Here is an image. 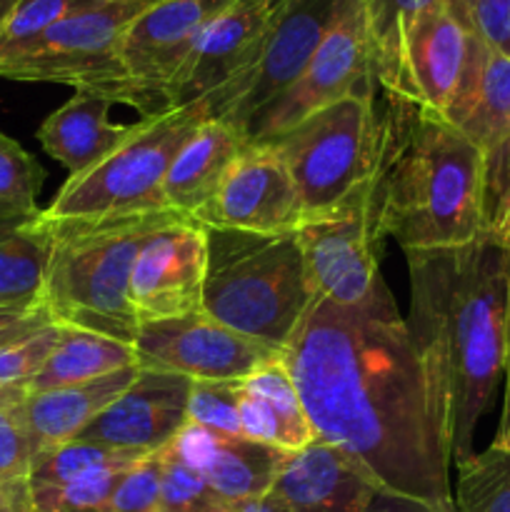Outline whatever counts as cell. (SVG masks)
<instances>
[{
    "label": "cell",
    "instance_id": "obj_1",
    "mask_svg": "<svg viewBox=\"0 0 510 512\" xmlns=\"http://www.w3.org/2000/svg\"><path fill=\"white\" fill-rule=\"evenodd\" d=\"M280 358L315 438L385 493L455 512L443 400L388 290L365 308L318 298Z\"/></svg>",
    "mask_w": 510,
    "mask_h": 512
},
{
    "label": "cell",
    "instance_id": "obj_2",
    "mask_svg": "<svg viewBox=\"0 0 510 512\" xmlns=\"http://www.w3.org/2000/svg\"><path fill=\"white\" fill-rule=\"evenodd\" d=\"M405 255L408 328L443 400L450 460L458 468L475 453V430L503 378L510 253L480 235L458 248Z\"/></svg>",
    "mask_w": 510,
    "mask_h": 512
},
{
    "label": "cell",
    "instance_id": "obj_3",
    "mask_svg": "<svg viewBox=\"0 0 510 512\" xmlns=\"http://www.w3.org/2000/svg\"><path fill=\"white\" fill-rule=\"evenodd\" d=\"M370 215L403 250L473 243L483 235V153L443 115L385 93Z\"/></svg>",
    "mask_w": 510,
    "mask_h": 512
},
{
    "label": "cell",
    "instance_id": "obj_4",
    "mask_svg": "<svg viewBox=\"0 0 510 512\" xmlns=\"http://www.w3.org/2000/svg\"><path fill=\"white\" fill-rule=\"evenodd\" d=\"M175 210L53 220V253L43 305L65 328L108 335L133 345L138 318L130 308L135 258Z\"/></svg>",
    "mask_w": 510,
    "mask_h": 512
},
{
    "label": "cell",
    "instance_id": "obj_5",
    "mask_svg": "<svg viewBox=\"0 0 510 512\" xmlns=\"http://www.w3.org/2000/svg\"><path fill=\"white\" fill-rule=\"evenodd\" d=\"M315 300L298 235L205 225L208 318L283 353Z\"/></svg>",
    "mask_w": 510,
    "mask_h": 512
},
{
    "label": "cell",
    "instance_id": "obj_6",
    "mask_svg": "<svg viewBox=\"0 0 510 512\" xmlns=\"http://www.w3.org/2000/svg\"><path fill=\"white\" fill-rule=\"evenodd\" d=\"M208 118L203 103L168 108L133 123L130 135L80 175H70L45 215L53 220L155 213L165 208L163 185L180 145Z\"/></svg>",
    "mask_w": 510,
    "mask_h": 512
},
{
    "label": "cell",
    "instance_id": "obj_7",
    "mask_svg": "<svg viewBox=\"0 0 510 512\" xmlns=\"http://www.w3.org/2000/svg\"><path fill=\"white\" fill-rule=\"evenodd\" d=\"M268 145L278 150L293 175L303 220L330 213L368 183L375 170V90L350 95L308 115Z\"/></svg>",
    "mask_w": 510,
    "mask_h": 512
},
{
    "label": "cell",
    "instance_id": "obj_8",
    "mask_svg": "<svg viewBox=\"0 0 510 512\" xmlns=\"http://www.w3.org/2000/svg\"><path fill=\"white\" fill-rule=\"evenodd\" d=\"M155 0H108L45 30L0 63V78L25 83H63L90 90L113 103L128 100L120 43L128 25Z\"/></svg>",
    "mask_w": 510,
    "mask_h": 512
},
{
    "label": "cell",
    "instance_id": "obj_9",
    "mask_svg": "<svg viewBox=\"0 0 510 512\" xmlns=\"http://www.w3.org/2000/svg\"><path fill=\"white\" fill-rule=\"evenodd\" d=\"M375 85L363 5L360 0H343L300 78L273 103L258 110L240 135L248 145L273 143L308 115L350 95L373 93Z\"/></svg>",
    "mask_w": 510,
    "mask_h": 512
},
{
    "label": "cell",
    "instance_id": "obj_10",
    "mask_svg": "<svg viewBox=\"0 0 510 512\" xmlns=\"http://www.w3.org/2000/svg\"><path fill=\"white\" fill-rule=\"evenodd\" d=\"M295 235L320 300L365 308L388 290L378 273L380 235L370 215V180L330 213L303 220Z\"/></svg>",
    "mask_w": 510,
    "mask_h": 512
},
{
    "label": "cell",
    "instance_id": "obj_11",
    "mask_svg": "<svg viewBox=\"0 0 510 512\" xmlns=\"http://www.w3.org/2000/svg\"><path fill=\"white\" fill-rule=\"evenodd\" d=\"M233 0H155L128 25L120 43L128 100L143 118L163 113L165 90L200 33L223 13Z\"/></svg>",
    "mask_w": 510,
    "mask_h": 512
},
{
    "label": "cell",
    "instance_id": "obj_12",
    "mask_svg": "<svg viewBox=\"0 0 510 512\" xmlns=\"http://www.w3.org/2000/svg\"><path fill=\"white\" fill-rule=\"evenodd\" d=\"M133 348L140 370H160L190 380H245L283 355L270 345L225 328L203 310L140 323Z\"/></svg>",
    "mask_w": 510,
    "mask_h": 512
},
{
    "label": "cell",
    "instance_id": "obj_13",
    "mask_svg": "<svg viewBox=\"0 0 510 512\" xmlns=\"http://www.w3.org/2000/svg\"><path fill=\"white\" fill-rule=\"evenodd\" d=\"M280 0H233L200 33L193 53L165 90V108L203 103L208 118L215 105L243 83L258 63Z\"/></svg>",
    "mask_w": 510,
    "mask_h": 512
},
{
    "label": "cell",
    "instance_id": "obj_14",
    "mask_svg": "<svg viewBox=\"0 0 510 512\" xmlns=\"http://www.w3.org/2000/svg\"><path fill=\"white\" fill-rule=\"evenodd\" d=\"M340 3L343 0H280L258 63L215 105L210 118L223 120L240 133L258 110L283 95L318 50Z\"/></svg>",
    "mask_w": 510,
    "mask_h": 512
},
{
    "label": "cell",
    "instance_id": "obj_15",
    "mask_svg": "<svg viewBox=\"0 0 510 512\" xmlns=\"http://www.w3.org/2000/svg\"><path fill=\"white\" fill-rule=\"evenodd\" d=\"M205 225L173 215L148 235L130 275V308L138 323L203 310Z\"/></svg>",
    "mask_w": 510,
    "mask_h": 512
},
{
    "label": "cell",
    "instance_id": "obj_16",
    "mask_svg": "<svg viewBox=\"0 0 510 512\" xmlns=\"http://www.w3.org/2000/svg\"><path fill=\"white\" fill-rule=\"evenodd\" d=\"M210 228L248 233H295L303 205L288 165L273 145H243L218 193L195 215Z\"/></svg>",
    "mask_w": 510,
    "mask_h": 512
},
{
    "label": "cell",
    "instance_id": "obj_17",
    "mask_svg": "<svg viewBox=\"0 0 510 512\" xmlns=\"http://www.w3.org/2000/svg\"><path fill=\"white\" fill-rule=\"evenodd\" d=\"M193 380L185 375L140 370L123 390L75 440L135 455H155L168 448L190 423L188 400Z\"/></svg>",
    "mask_w": 510,
    "mask_h": 512
},
{
    "label": "cell",
    "instance_id": "obj_18",
    "mask_svg": "<svg viewBox=\"0 0 510 512\" xmlns=\"http://www.w3.org/2000/svg\"><path fill=\"white\" fill-rule=\"evenodd\" d=\"M470 40L473 33L445 0L430 5L405 35L400 83L393 95H403L445 118L468 68Z\"/></svg>",
    "mask_w": 510,
    "mask_h": 512
},
{
    "label": "cell",
    "instance_id": "obj_19",
    "mask_svg": "<svg viewBox=\"0 0 510 512\" xmlns=\"http://www.w3.org/2000/svg\"><path fill=\"white\" fill-rule=\"evenodd\" d=\"M378 490L353 458L315 438L305 448L285 453L270 493L290 512H368Z\"/></svg>",
    "mask_w": 510,
    "mask_h": 512
},
{
    "label": "cell",
    "instance_id": "obj_20",
    "mask_svg": "<svg viewBox=\"0 0 510 512\" xmlns=\"http://www.w3.org/2000/svg\"><path fill=\"white\" fill-rule=\"evenodd\" d=\"M223 500H248L273 490L285 453L248 438H228L203 425L188 423L168 445Z\"/></svg>",
    "mask_w": 510,
    "mask_h": 512
},
{
    "label": "cell",
    "instance_id": "obj_21",
    "mask_svg": "<svg viewBox=\"0 0 510 512\" xmlns=\"http://www.w3.org/2000/svg\"><path fill=\"white\" fill-rule=\"evenodd\" d=\"M245 140L233 125L205 118L180 145L165 175V208L180 215H195L213 200Z\"/></svg>",
    "mask_w": 510,
    "mask_h": 512
},
{
    "label": "cell",
    "instance_id": "obj_22",
    "mask_svg": "<svg viewBox=\"0 0 510 512\" xmlns=\"http://www.w3.org/2000/svg\"><path fill=\"white\" fill-rule=\"evenodd\" d=\"M445 120L463 130L480 153L510 138V55L473 35L468 68Z\"/></svg>",
    "mask_w": 510,
    "mask_h": 512
},
{
    "label": "cell",
    "instance_id": "obj_23",
    "mask_svg": "<svg viewBox=\"0 0 510 512\" xmlns=\"http://www.w3.org/2000/svg\"><path fill=\"white\" fill-rule=\"evenodd\" d=\"M113 100L90 90H75L73 98L43 120L38 140L50 158L70 175H80L108 158L130 135L133 125H113L108 120Z\"/></svg>",
    "mask_w": 510,
    "mask_h": 512
},
{
    "label": "cell",
    "instance_id": "obj_24",
    "mask_svg": "<svg viewBox=\"0 0 510 512\" xmlns=\"http://www.w3.org/2000/svg\"><path fill=\"white\" fill-rule=\"evenodd\" d=\"M140 368H123L118 373L68 385V388L45 390L25 398V425H28L33 453L70 443L78 438L110 403L123 395V390L138 378Z\"/></svg>",
    "mask_w": 510,
    "mask_h": 512
},
{
    "label": "cell",
    "instance_id": "obj_25",
    "mask_svg": "<svg viewBox=\"0 0 510 512\" xmlns=\"http://www.w3.org/2000/svg\"><path fill=\"white\" fill-rule=\"evenodd\" d=\"M53 253V220L35 218L0 228V308L30 310L43 305Z\"/></svg>",
    "mask_w": 510,
    "mask_h": 512
},
{
    "label": "cell",
    "instance_id": "obj_26",
    "mask_svg": "<svg viewBox=\"0 0 510 512\" xmlns=\"http://www.w3.org/2000/svg\"><path fill=\"white\" fill-rule=\"evenodd\" d=\"M133 365H138V360L130 343L63 325L58 345L43 368L25 383V390L28 395H35L45 390L68 388V385L88 383V380L118 373L123 368H133Z\"/></svg>",
    "mask_w": 510,
    "mask_h": 512
},
{
    "label": "cell",
    "instance_id": "obj_27",
    "mask_svg": "<svg viewBox=\"0 0 510 512\" xmlns=\"http://www.w3.org/2000/svg\"><path fill=\"white\" fill-rule=\"evenodd\" d=\"M435 3L438 0H360L373 55V75L383 93L398 90L405 35Z\"/></svg>",
    "mask_w": 510,
    "mask_h": 512
},
{
    "label": "cell",
    "instance_id": "obj_28",
    "mask_svg": "<svg viewBox=\"0 0 510 512\" xmlns=\"http://www.w3.org/2000/svg\"><path fill=\"white\" fill-rule=\"evenodd\" d=\"M243 390L260 398L273 410L275 420H278L280 430H283L285 453H295V450L313 443L315 430L310 425L308 415H305L298 388H295L288 368L283 365V358L273 360V363L263 365L253 375H248L243 380Z\"/></svg>",
    "mask_w": 510,
    "mask_h": 512
},
{
    "label": "cell",
    "instance_id": "obj_29",
    "mask_svg": "<svg viewBox=\"0 0 510 512\" xmlns=\"http://www.w3.org/2000/svg\"><path fill=\"white\" fill-rule=\"evenodd\" d=\"M455 512H510V450L490 445L458 465Z\"/></svg>",
    "mask_w": 510,
    "mask_h": 512
},
{
    "label": "cell",
    "instance_id": "obj_30",
    "mask_svg": "<svg viewBox=\"0 0 510 512\" xmlns=\"http://www.w3.org/2000/svg\"><path fill=\"white\" fill-rule=\"evenodd\" d=\"M140 458L143 455L105 448V445L98 443H85V440H70V443L55 445V448L35 455L28 485L30 490L60 488V485L70 483V480L80 478L90 470L105 468V465L135 463Z\"/></svg>",
    "mask_w": 510,
    "mask_h": 512
},
{
    "label": "cell",
    "instance_id": "obj_31",
    "mask_svg": "<svg viewBox=\"0 0 510 512\" xmlns=\"http://www.w3.org/2000/svg\"><path fill=\"white\" fill-rule=\"evenodd\" d=\"M45 170L13 138L0 133V228L35 218Z\"/></svg>",
    "mask_w": 510,
    "mask_h": 512
},
{
    "label": "cell",
    "instance_id": "obj_32",
    "mask_svg": "<svg viewBox=\"0 0 510 512\" xmlns=\"http://www.w3.org/2000/svg\"><path fill=\"white\" fill-rule=\"evenodd\" d=\"M103 3L108 0H18L0 28V63L40 38L53 25Z\"/></svg>",
    "mask_w": 510,
    "mask_h": 512
},
{
    "label": "cell",
    "instance_id": "obj_33",
    "mask_svg": "<svg viewBox=\"0 0 510 512\" xmlns=\"http://www.w3.org/2000/svg\"><path fill=\"white\" fill-rule=\"evenodd\" d=\"M135 463L105 465V468L90 470L60 488L30 490L35 512H110V498H113L120 475Z\"/></svg>",
    "mask_w": 510,
    "mask_h": 512
},
{
    "label": "cell",
    "instance_id": "obj_34",
    "mask_svg": "<svg viewBox=\"0 0 510 512\" xmlns=\"http://www.w3.org/2000/svg\"><path fill=\"white\" fill-rule=\"evenodd\" d=\"M25 383L0 388V478L28 480L33 468V443L25 425Z\"/></svg>",
    "mask_w": 510,
    "mask_h": 512
},
{
    "label": "cell",
    "instance_id": "obj_35",
    "mask_svg": "<svg viewBox=\"0 0 510 512\" xmlns=\"http://www.w3.org/2000/svg\"><path fill=\"white\" fill-rule=\"evenodd\" d=\"M240 390H243V380H193L188 420L218 435L243 438L238 418Z\"/></svg>",
    "mask_w": 510,
    "mask_h": 512
},
{
    "label": "cell",
    "instance_id": "obj_36",
    "mask_svg": "<svg viewBox=\"0 0 510 512\" xmlns=\"http://www.w3.org/2000/svg\"><path fill=\"white\" fill-rule=\"evenodd\" d=\"M163 463V488H160V512H215L223 498L195 470L180 463L168 448L160 450Z\"/></svg>",
    "mask_w": 510,
    "mask_h": 512
},
{
    "label": "cell",
    "instance_id": "obj_37",
    "mask_svg": "<svg viewBox=\"0 0 510 512\" xmlns=\"http://www.w3.org/2000/svg\"><path fill=\"white\" fill-rule=\"evenodd\" d=\"M63 335V325L50 323L38 333L0 345V388L28 383L45 365Z\"/></svg>",
    "mask_w": 510,
    "mask_h": 512
},
{
    "label": "cell",
    "instance_id": "obj_38",
    "mask_svg": "<svg viewBox=\"0 0 510 512\" xmlns=\"http://www.w3.org/2000/svg\"><path fill=\"white\" fill-rule=\"evenodd\" d=\"M163 463L160 453L145 455L120 475L110 498V512H160Z\"/></svg>",
    "mask_w": 510,
    "mask_h": 512
},
{
    "label": "cell",
    "instance_id": "obj_39",
    "mask_svg": "<svg viewBox=\"0 0 510 512\" xmlns=\"http://www.w3.org/2000/svg\"><path fill=\"white\" fill-rule=\"evenodd\" d=\"M460 23L498 53L510 55V0H445Z\"/></svg>",
    "mask_w": 510,
    "mask_h": 512
},
{
    "label": "cell",
    "instance_id": "obj_40",
    "mask_svg": "<svg viewBox=\"0 0 510 512\" xmlns=\"http://www.w3.org/2000/svg\"><path fill=\"white\" fill-rule=\"evenodd\" d=\"M50 323H55V320L45 305L30 310L0 308V345L10 343V340L25 338V335L30 333H38L40 328H45V325Z\"/></svg>",
    "mask_w": 510,
    "mask_h": 512
},
{
    "label": "cell",
    "instance_id": "obj_41",
    "mask_svg": "<svg viewBox=\"0 0 510 512\" xmlns=\"http://www.w3.org/2000/svg\"><path fill=\"white\" fill-rule=\"evenodd\" d=\"M503 378H505L503 413H500V425H498V433H495L493 445H495V448L510 450V285H508V318H505V363H503Z\"/></svg>",
    "mask_w": 510,
    "mask_h": 512
},
{
    "label": "cell",
    "instance_id": "obj_42",
    "mask_svg": "<svg viewBox=\"0 0 510 512\" xmlns=\"http://www.w3.org/2000/svg\"><path fill=\"white\" fill-rule=\"evenodd\" d=\"M0 512H35L28 480L0 478Z\"/></svg>",
    "mask_w": 510,
    "mask_h": 512
},
{
    "label": "cell",
    "instance_id": "obj_43",
    "mask_svg": "<svg viewBox=\"0 0 510 512\" xmlns=\"http://www.w3.org/2000/svg\"><path fill=\"white\" fill-rule=\"evenodd\" d=\"M215 512H290V508L278 495L268 493L248 500H223V505Z\"/></svg>",
    "mask_w": 510,
    "mask_h": 512
},
{
    "label": "cell",
    "instance_id": "obj_44",
    "mask_svg": "<svg viewBox=\"0 0 510 512\" xmlns=\"http://www.w3.org/2000/svg\"><path fill=\"white\" fill-rule=\"evenodd\" d=\"M368 512H440L430 505L418 503V500H410L403 498V495H393V493H385V490H378V495L373 498L370 503Z\"/></svg>",
    "mask_w": 510,
    "mask_h": 512
},
{
    "label": "cell",
    "instance_id": "obj_45",
    "mask_svg": "<svg viewBox=\"0 0 510 512\" xmlns=\"http://www.w3.org/2000/svg\"><path fill=\"white\" fill-rule=\"evenodd\" d=\"M490 240H495V243L500 245V248H505L510 253V200L508 205H505L503 215H500V220L495 223V228L488 233Z\"/></svg>",
    "mask_w": 510,
    "mask_h": 512
},
{
    "label": "cell",
    "instance_id": "obj_46",
    "mask_svg": "<svg viewBox=\"0 0 510 512\" xmlns=\"http://www.w3.org/2000/svg\"><path fill=\"white\" fill-rule=\"evenodd\" d=\"M15 5H18V0H0V28H3V25H5L8 15L13 13Z\"/></svg>",
    "mask_w": 510,
    "mask_h": 512
}]
</instances>
